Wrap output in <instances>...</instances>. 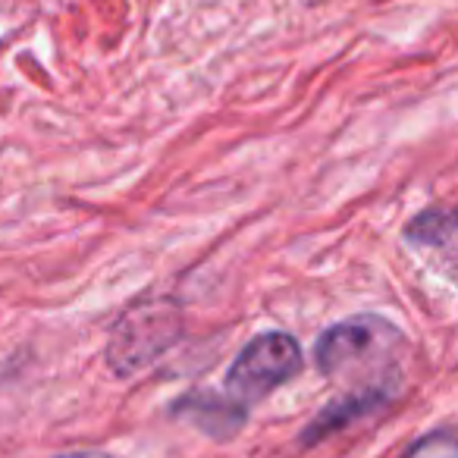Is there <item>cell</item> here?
I'll use <instances>...</instances> for the list:
<instances>
[{
  "instance_id": "6da1fadb",
  "label": "cell",
  "mask_w": 458,
  "mask_h": 458,
  "mask_svg": "<svg viewBox=\"0 0 458 458\" xmlns=\"http://www.w3.org/2000/svg\"><path fill=\"white\" fill-rule=\"evenodd\" d=\"M408 339L389 318L374 311L352 314L330 324L314 343V368L327 380L358 389H393L399 393L402 358Z\"/></svg>"
},
{
  "instance_id": "7a4b0ae2",
  "label": "cell",
  "mask_w": 458,
  "mask_h": 458,
  "mask_svg": "<svg viewBox=\"0 0 458 458\" xmlns=\"http://www.w3.org/2000/svg\"><path fill=\"white\" fill-rule=\"evenodd\" d=\"M185 311L170 295L139 299L114 320L104 345V361L116 377H135L151 368L182 339Z\"/></svg>"
},
{
  "instance_id": "3957f363",
  "label": "cell",
  "mask_w": 458,
  "mask_h": 458,
  "mask_svg": "<svg viewBox=\"0 0 458 458\" xmlns=\"http://www.w3.org/2000/svg\"><path fill=\"white\" fill-rule=\"evenodd\" d=\"M305 370V352L293 333L270 330L245 343V349L236 355V361L226 370V389L239 405L251 408L264 402L270 393L286 386L289 380Z\"/></svg>"
},
{
  "instance_id": "277c9868",
  "label": "cell",
  "mask_w": 458,
  "mask_h": 458,
  "mask_svg": "<svg viewBox=\"0 0 458 458\" xmlns=\"http://www.w3.org/2000/svg\"><path fill=\"white\" fill-rule=\"evenodd\" d=\"M170 418L189 420L195 430H201L214 443H229L249 424V408L216 389H189L170 402Z\"/></svg>"
},
{
  "instance_id": "5b68a950",
  "label": "cell",
  "mask_w": 458,
  "mask_h": 458,
  "mask_svg": "<svg viewBox=\"0 0 458 458\" xmlns=\"http://www.w3.org/2000/svg\"><path fill=\"white\" fill-rule=\"evenodd\" d=\"M393 399H395L393 389H358V393L339 395V399L327 402V405L314 414V420H308L305 430L299 433V445L301 449H311V445L324 443L333 433L352 427L355 420H364V418H370V414L383 411Z\"/></svg>"
},
{
  "instance_id": "8992f818",
  "label": "cell",
  "mask_w": 458,
  "mask_h": 458,
  "mask_svg": "<svg viewBox=\"0 0 458 458\" xmlns=\"http://www.w3.org/2000/svg\"><path fill=\"white\" fill-rule=\"evenodd\" d=\"M402 239L418 245V249L452 251V242H455V214H452V208H424L405 223Z\"/></svg>"
},
{
  "instance_id": "52a82bcc",
  "label": "cell",
  "mask_w": 458,
  "mask_h": 458,
  "mask_svg": "<svg viewBox=\"0 0 458 458\" xmlns=\"http://www.w3.org/2000/svg\"><path fill=\"white\" fill-rule=\"evenodd\" d=\"M402 458H458V443L452 427H439L433 433H424L405 449Z\"/></svg>"
},
{
  "instance_id": "ba28073f",
  "label": "cell",
  "mask_w": 458,
  "mask_h": 458,
  "mask_svg": "<svg viewBox=\"0 0 458 458\" xmlns=\"http://www.w3.org/2000/svg\"><path fill=\"white\" fill-rule=\"evenodd\" d=\"M54 458H116L104 449H76V452H64V455H54Z\"/></svg>"
}]
</instances>
